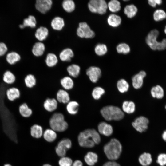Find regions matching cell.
Returning a JSON list of instances; mask_svg holds the SVG:
<instances>
[{
    "instance_id": "cell-21",
    "label": "cell",
    "mask_w": 166,
    "mask_h": 166,
    "mask_svg": "<svg viewBox=\"0 0 166 166\" xmlns=\"http://www.w3.org/2000/svg\"><path fill=\"white\" fill-rule=\"evenodd\" d=\"M65 25L64 19L60 17L54 18L51 22V26L54 30L60 31L62 29Z\"/></svg>"
},
{
    "instance_id": "cell-50",
    "label": "cell",
    "mask_w": 166,
    "mask_h": 166,
    "mask_svg": "<svg viewBox=\"0 0 166 166\" xmlns=\"http://www.w3.org/2000/svg\"><path fill=\"white\" fill-rule=\"evenodd\" d=\"M102 166H121V165L115 161H111L105 162Z\"/></svg>"
},
{
    "instance_id": "cell-51",
    "label": "cell",
    "mask_w": 166,
    "mask_h": 166,
    "mask_svg": "<svg viewBox=\"0 0 166 166\" xmlns=\"http://www.w3.org/2000/svg\"><path fill=\"white\" fill-rule=\"evenodd\" d=\"M77 35L79 37L83 38H84V34L82 29L79 27H78L76 30Z\"/></svg>"
},
{
    "instance_id": "cell-22",
    "label": "cell",
    "mask_w": 166,
    "mask_h": 166,
    "mask_svg": "<svg viewBox=\"0 0 166 166\" xmlns=\"http://www.w3.org/2000/svg\"><path fill=\"white\" fill-rule=\"evenodd\" d=\"M74 55V53L71 49L66 48L63 49L60 53L59 57L61 61L68 62L71 60Z\"/></svg>"
},
{
    "instance_id": "cell-27",
    "label": "cell",
    "mask_w": 166,
    "mask_h": 166,
    "mask_svg": "<svg viewBox=\"0 0 166 166\" xmlns=\"http://www.w3.org/2000/svg\"><path fill=\"white\" fill-rule=\"evenodd\" d=\"M30 133L31 136L33 137L39 138L43 134L42 128L39 125L33 124L30 128Z\"/></svg>"
},
{
    "instance_id": "cell-17",
    "label": "cell",
    "mask_w": 166,
    "mask_h": 166,
    "mask_svg": "<svg viewBox=\"0 0 166 166\" xmlns=\"http://www.w3.org/2000/svg\"><path fill=\"white\" fill-rule=\"evenodd\" d=\"M79 27L81 28L83 31L84 38H91L94 37L95 35L94 32L91 29L86 22H82L79 23Z\"/></svg>"
},
{
    "instance_id": "cell-24",
    "label": "cell",
    "mask_w": 166,
    "mask_h": 166,
    "mask_svg": "<svg viewBox=\"0 0 166 166\" xmlns=\"http://www.w3.org/2000/svg\"><path fill=\"white\" fill-rule=\"evenodd\" d=\"M152 159L151 155L149 153L144 152L139 157L138 161L142 166H148L152 163Z\"/></svg>"
},
{
    "instance_id": "cell-56",
    "label": "cell",
    "mask_w": 166,
    "mask_h": 166,
    "mask_svg": "<svg viewBox=\"0 0 166 166\" xmlns=\"http://www.w3.org/2000/svg\"><path fill=\"white\" fill-rule=\"evenodd\" d=\"M164 31L165 33L166 34V26H165Z\"/></svg>"
},
{
    "instance_id": "cell-35",
    "label": "cell",
    "mask_w": 166,
    "mask_h": 166,
    "mask_svg": "<svg viewBox=\"0 0 166 166\" xmlns=\"http://www.w3.org/2000/svg\"><path fill=\"white\" fill-rule=\"evenodd\" d=\"M58 62L57 57L55 54L49 53L47 54L45 60V62L48 67H52L54 66L57 64Z\"/></svg>"
},
{
    "instance_id": "cell-39",
    "label": "cell",
    "mask_w": 166,
    "mask_h": 166,
    "mask_svg": "<svg viewBox=\"0 0 166 166\" xmlns=\"http://www.w3.org/2000/svg\"><path fill=\"white\" fill-rule=\"evenodd\" d=\"M107 7L109 10L113 13L118 12L121 9L120 2L117 0L110 1L107 4Z\"/></svg>"
},
{
    "instance_id": "cell-12",
    "label": "cell",
    "mask_w": 166,
    "mask_h": 166,
    "mask_svg": "<svg viewBox=\"0 0 166 166\" xmlns=\"http://www.w3.org/2000/svg\"><path fill=\"white\" fill-rule=\"evenodd\" d=\"M146 75V73L144 71H141L132 77V85L135 89H139L142 86L143 79L145 77Z\"/></svg>"
},
{
    "instance_id": "cell-1",
    "label": "cell",
    "mask_w": 166,
    "mask_h": 166,
    "mask_svg": "<svg viewBox=\"0 0 166 166\" xmlns=\"http://www.w3.org/2000/svg\"><path fill=\"white\" fill-rule=\"evenodd\" d=\"M79 145L82 147L92 148L101 141L99 133L93 129H88L81 132L78 137Z\"/></svg>"
},
{
    "instance_id": "cell-38",
    "label": "cell",
    "mask_w": 166,
    "mask_h": 166,
    "mask_svg": "<svg viewBox=\"0 0 166 166\" xmlns=\"http://www.w3.org/2000/svg\"><path fill=\"white\" fill-rule=\"evenodd\" d=\"M63 9L67 12L71 13L73 12L75 8V4L72 0H64L62 3Z\"/></svg>"
},
{
    "instance_id": "cell-15",
    "label": "cell",
    "mask_w": 166,
    "mask_h": 166,
    "mask_svg": "<svg viewBox=\"0 0 166 166\" xmlns=\"http://www.w3.org/2000/svg\"><path fill=\"white\" fill-rule=\"evenodd\" d=\"M45 49V46L44 44L39 42L34 44L31 51L34 56L38 57L42 56L43 54Z\"/></svg>"
},
{
    "instance_id": "cell-18",
    "label": "cell",
    "mask_w": 166,
    "mask_h": 166,
    "mask_svg": "<svg viewBox=\"0 0 166 166\" xmlns=\"http://www.w3.org/2000/svg\"><path fill=\"white\" fill-rule=\"evenodd\" d=\"M49 34L48 29L43 26H41L37 28L34 33L35 38L40 42L45 40Z\"/></svg>"
},
{
    "instance_id": "cell-32",
    "label": "cell",
    "mask_w": 166,
    "mask_h": 166,
    "mask_svg": "<svg viewBox=\"0 0 166 166\" xmlns=\"http://www.w3.org/2000/svg\"><path fill=\"white\" fill-rule=\"evenodd\" d=\"M152 96L157 99L162 98L164 95V90L162 87L157 85L153 87L151 90Z\"/></svg>"
},
{
    "instance_id": "cell-28",
    "label": "cell",
    "mask_w": 166,
    "mask_h": 166,
    "mask_svg": "<svg viewBox=\"0 0 166 166\" xmlns=\"http://www.w3.org/2000/svg\"><path fill=\"white\" fill-rule=\"evenodd\" d=\"M107 22L110 26L113 27H117L121 24V19L120 16L116 14H112L108 16Z\"/></svg>"
},
{
    "instance_id": "cell-11",
    "label": "cell",
    "mask_w": 166,
    "mask_h": 166,
    "mask_svg": "<svg viewBox=\"0 0 166 166\" xmlns=\"http://www.w3.org/2000/svg\"><path fill=\"white\" fill-rule=\"evenodd\" d=\"M7 99L10 101H14L19 99L21 96V92L17 87H10L8 88L5 92Z\"/></svg>"
},
{
    "instance_id": "cell-29",
    "label": "cell",
    "mask_w": 166,
    "mask_h": 166,
    "mask_svg": "<svg viewBox=\"0 0 166 166\" xmlns=\"http://www.w3.org/2000/svg\"><path fill=\"white\" fill-rule=\"evenodd\" d=\"M79 104L75 101H70L67 104L66 109L67 112L71 115L76 114L78 112Z\"/></svg>"
},
{
    "instance_id": "cell-10",
    "label": "cell",
    "mask_w": 166,
    "mask_h": 166,
    "mask_svg": "<svg viewBox=\"0 0 166 166\" xmlns=\"http://www.w3.org/2000/svg\"><path fill=\"white\" fill-rule=\"evenodd\" d=\"M86 74L91 81L96 83L101 76V70L100 68L96 66H91L86 70Z\"/></svg>"
},
{
    "instance_id": "cell-23",
    "label": "cell",
    "mask_w": 166,
    "mask_h": 166,
    "mask_svg": "<svg viewBox=\"0 0 166 166\" xmlns=\"http://www.w3.org/2000/svg\"><path fill=\"white\" fill-rule=\"evenodd\" d=\"M84 160L86 164L89 166H93L97 163L98 160V156L95 153L89 152L85 156Z\"/></svg>"
},
{
    "instance_id": "cell-26",
    "label": "cell",
    "mask_w": 166,
    "mask_h": 166,
    "mask_svg": "<svg viewBox=\"0 0 166 166\" xmlns=\"http://www.w3.org/2000/svg\"><path fill=\"white\" fill-rule=\"evenodd\" d=\"M16 80V76L11 71L7 70L4 73L2 76V81L5 84L11 85L15 82Z\"/></svg>"
},
{
    "instance_id": "cell-20",
    "label": "cell",
    "mask_w": 166,
    "mask_h": 166,
    "mask_svg": "<svg viewBox=\"0 0 166 166\" xmlns=\"http://www.w3.org/2000/svg\"><path fill=\"white\" fill-rule=\"evenodd\" d=\"M57 100L63 104H67L70 101L69 95L66 90L63 89L59 90L56 94Z\"/></svg>"
},
{
    "instance_id": "cell-44",
    "label": "cell",
    "mask_w": 166,
    "mask_h": 166,
    "mask_svg": "<svg viewBox=\"0 0 166 166\" xmlns=\"http://www.w3.org/2000/svg\"><path fill=\"white\" fill-rule=\"evenodd\" d=\"M105 93V90L103 88L100 87H96L93 89L92 95L94 99L98 100Z\"/></svg>"
},
{
    "instance_id": "cell-9",
    "label": "cell",
    "mask_w": 166,
    "mask_h": 166,
    "mask_svg": "<svg viewBox=\"0 0 166 166\" xmlns=\"http://www.w3.org/2000/svg\"><path fill=\"white\" fill-rule=\"evenodd\" d=\"M52 4L51 0H37L34 6L35 9L38 11L45 14L50 10Z\"/></svg>"
},
{
    "instance_id": "cell-40",
    "label": "cell",
    "mask_w": 166,
    "mask_h": 166,
    "mask_svg": "<svg viewBox=\"0 0 166 166\" xmlns=\"http://www.w3.org/2000/svg\"><path fill=\"white\" fill-rule=\"evenodd\" d=\"M117 86L119 91L122 93L127 92L129 87L128 82L123 79H121L117 81Z\"/></svg>"
},
{
    "instance_id": "cell-33",
    "label": "cell",
    "mask_w": 166,
    "mask_h": 166,
    "mask_svg": "<svg viewBox=\"0 0 166 166\" xmlns=\"http://www.w3.org/2000/svg\"><path fill=\"white\" fill-rule=\"evenodd\" d=\"M24 83L26 87L29 89H31L36 85V79L33 74L29 73L25 77Z\"/></svg>"
},
{
    "instance_id": "cell-54",
    "label": "cell",
    "mask_w": 166,
    "mask_h": 166,
    "mask_svg": "<svg viewBox=\"0 0 166 166\" xmlns=\"http://www.w3.org/2000/svg\"><path fill=\"white\" fill-rule=\"evenodd\" d=\"M4 166H12L9 164H6L4 165Z\"/></svg>"
},
{
    "instance_id": "cell-36",
    "label": "cell",
    "mask_w": 166,
    "mask_h": 166,
    "mask_svg": "<svg viewBox=\"0 0 166 166\" xmlns=\"http://www.w3.org/2000/svg\"><path fill=\"white\" fill-rule=\"evenodd\" d=\"M43 135L44 139L49 142L53 141L57 137L56 132L51 128L45 130Z\"/></svg>"
},
{
    "instance_id": "cell-53",
    "label": "cell",
    "mask_w": 166,
    "mask_h": 166,
    "mask_svg": "<svg viewBox=\"0 0 166 166\" xmlns=\"http://www.w3.org/2000/svg\"><path fill=\"white\" fill-rule=\"evenodd\" d=\"M162 137L163 140L166 142V130H164L163 132Z\"/></svg>"
},
{
    "instance_id": "cell-19",
    "label": "cell",
    "mask_w": 166,
    "mask_h": 166,
    "mask_svg": "<svg viewBox=\"0 0 166 166\" xmlns=\"http://www.w3.org/2000/svg\"><path fill=\"white\" fill-rule=\"evenodd\" d=\"M43 107L47 111L49 112H53L57 108V101L54 98H48L44 102Z\"/></svg>"
},
{
    "instance_id": "cell-31",
    "label": "cell",
    "mask_w": 166,
    "mask_h": 166,
    "mask_svg": "<svg viewBox=\"0 0 166 166\" xmlns=\"http://www.w3.org/2000/svg\"><path fill=\"white\" fill-rule=\"evenodd\" d=\"M138 9L133 4H130L126 6L124 9V12L127 17L132 18L136 14Z\"/></svg>"
},
{
    "instance_id": "cell-47",
    "label": "cell",
    "mask_w": 166,
    "mask_h": 166,
    "mask_svg": "<svg viewBox=\"0 0 166 166\" xmlns=\"http://www.w3.org/2000/svg\"><path fill=\"white\" fill-rule=\"evenodd\" d=\"M7 47L4 43L0 42V57L5 55L7 52Z\"/></svg>"
},
{
    "instance_id": "cell-7",
    "label": "cell",
    "mask_w": 166,
    "mask_h": 166,
    "mask_svg": "<svg viewBox=\"0 0 166 166\" xmlns=\"http://www.w3.org/2000/svg\"><path fill=\"white\" fill-rule=\"evenodd\" d=\"M72 143L70 140L65 138L61 140L56 147L55 151L57 154L60 157L65 156L66 151L71 147Z\"/></svg>"
},
{
    "instance_id": "cell-5",
    "label": "cell",
    "mask_w": 166,
    "mask_h": 166,
    "mask_svg": "<svg viewBox=\"0 0 166 166\" xmlns=\"http://www.w3.org/2000/svg\"><path fill=\"white\" fill-rule=\"evenodd\" d=\"M88 6L91 12L101 15L106 13L108 8L107 4L104 0H91Z\"/></svg>"
},
{
    "instance_id": "cell-41",
    "label": "cell",
    "mask_w": 166,
    "mask_h": 166,
    "mask_svg": "<svg viewBox=\"0 0 166 166\" xmlns=\"http://www.w3.org/2000/svg\"><path fill=\"white\" fill-rule=\"evenodd\" d=\"M153 18L156 21L162 20L166 18V13L162 9H157L154 12Z\"/></svg>"
},
{
    "instance_id": "cell-37",
    "label": "cell",
    "mask_w": 166,
    "mask_h": 166,
    "mask_svg": "<svg viewBox=\"0 0 166 166\" xmlns=\"http://www.w3.org/2000/svg\"><path fill=\"white\" fill-rule=\"evenodd\" d=\"M122 108L123 111L128 114L133 113L135 110V105L132 101H125L122 104Z\"/></svg>"
},
{
    "instance_id": "cell-2",
    "label": "cell",
    "mask_w": 166,
    "mask_h": 166,
    "mask_svg": "<svg viewBox=\"0 0 166 166\" xmlns=\"http://www.w3.org/2000/svg\"><path fill=\"white\" fill-rule=\"evenodd\" d=\"M122 150V145L116 138H112L104 146L103 151L107 158L111 161L118 159Z\"/></svg>"
},
{
    "instance_id": "cell-30",
    "label": "cell",
    "mask_w": 166,
    "mask_h": 166,
    "mask_svg": "<svg viewBox=\"0 0 166 166\" xmlns=\"http://www.w3.org/2000/svg\"><path fill=\"white\" fill-rule=\"evenodd\" d=\"M60 84L65 90L72 89L74 85L73 80L69 76H65L61 78L60 80Z\"/></svg>"
},
{
    "instance_id": "cell-52",
    "label": "cell",
    "mask_w": 166,
    "mask_h": 166,
    "mask_svg": "<svg viewBox=\"0 0 166 166\" xmlns=\"http://www.w3.org/2000/svg\"><path fill=\"white\" fill-rule=\"evenodd\" d=\"M72 166H83V164L81 161L77 160L73 163Z\"/></svg>"
},
{
    "instance_id": "cell-4",
    "label": "cell",
    "mask_w": 166,
    "mask_h": 166,
    "mask_svg": "<svg viewBox=\"0 0 166 166\" xmlns=\"http://www.w3.org/2000/svg\"><path fill=\"white\" fill-rule=\"evenodd\" d=\"M49 122L51 128L55 132H63L68 127V124L65 120L64 116L61 113H57L53 114Z\"/></svg>"
},
{
    "instance_id": "cell-57",
    "label": "cell",
    "mask_w": 166,
    "mask_h": 166,
    "mask_svg": "<svg viewBox=\"0 0 166 166\" xmlns=\"http://www.w3.org/2000/svg\"><path fill=\"white\" fill-rule=\"evenodd\" d=\"M165 109H166V105H165Z\"/></svg>"
},
{
    "instance_id": "cell-14",
    "label": "cell",
    "mask_w": 166,
    "mask_h": 166,
    "mask_svg": "<svg viewBox=\"0 0 166 166\" xmlns=\"http://www.w3.org/2000/svg\"><path fill=\"white\" fill-rule=\"evenodd\" d=\"M37 21L34 15H30L24 19L22 24L19 25L21 29L29 27L34 28L36 26Z\"/></svg>"
},
{
    "instance_id": "cell-13",
    "label": "cell",
    "mask_w": 166,
    "mask_h": 166,
    "mask_svg": "<svg viewBox=\"0 0 166 166\" xmlns=\"http://www.w3.org/2000/svg\"><path fill=\"white\" fill-rule=\"evenodd\" d=\"M99 133L106 136H110L113 133L112 126L105 122H101L98 125Z\"/></svg>"
},
{
    "instance_id": "cell-48",
    "label": "cell",
    "mask_w": 166,
    "mask_h": 166,
    "mask_svg": "<svg viewBox=\"0 0 166 166\" xmlns=\"http://www.w3.org/2000/svg\"><path fill=\"white\" fill-rule=\"evenodd\" d=\"M166 49V38L163 39L161 41L159 42L156 50L161 51Z\"/></svg>"
},
{
    "instance_id": "cell-8",
    "label": "cell",
    "mask_w": 166,
    "mask_h": 166,
    "mask_svg": "<svg viewBox=\"0 0 166 166\" xmlns=\"http://www.w3.org/2000/svg\"><path fill=\"white\" fill-rule=\"evenodd\" d=\"M159 35V31L156 29H153L148 33L146 38L147 44L153 50H155L157 49L159 42L157 40Z\"/></svg>"
},
{
    "instance_id": "cell-46",
    "label": "cell",
    "mask_w": 166,
    "mask_h": 166,
    "mask_svg": "<svg viewBox=\"0 0 166 166\" xmlns=\"http://www.w3.org/2000/svg\"><path fill=\"white\" fill-rule=\"evenodd\" d=\"M156 162L160 166H164L166 165V154L161 153L157 156Z\"/></svg>"
},
{
    "instance_id": "cell-42",
    "label": "cell",
    "mask_w": 166,
    "mask_h": 166,
    "mask_svg": "<svg viewBox=\"0 0 166 166\" xmlns=\"http://www.w3.org/2000/svg\"><path fill=\"white\" fill-rule=\"evenodd\" d=\"M107 48L104 44H98L96 45L94 48L96 54L99 56L105 55L107 52Z\"/></svg>"
},
{
    "instance_id": "cell-43",
    "label": "cell",
    "mask_w": 166,
    "mask_h": 166,
    "mask_svg": "<svg viewBox=\"0 0 166 166\" xmlns=\"http://www.w3.org/2000/svg\"><path fill=\"white\" fill-rule=\"evenodd\" d=\"M116 50L119 53L126 54L130 52V48L127 44L125 43H121L117 46Z\"/></svg>"
},
{
    "instance_id": "cell-55",
    "label": "cell",
    "mask_w": 166,
    "mask_h": 166,
    "mask_svg": "<svg viewBox=\"0 0 166 166\" xmlns=\"http://www.w3.org/2000/svg\"><path fill=\"white\" fill-rule=\"evenodd\" d=\"M43 166H52L50 164H44Z\"/></svg>"
},
{
    "instance_id": "cell-3",
    "label": "cell",
    "mask_w": 166,
    "mask_h": 166,
    "mask_svg": "<svg viewBox=\"0 0 166 166\" xmlns=\"http://www.w3.org/2000/svg\"><path fill=\"white\" fill-rule=\"evenodd\" d=\"M100 112L103 117L107 121H119L124 116V114L121 109L114 106H105L101 109Z\"/></svg>"
},
{
    "instance_id": "cell-25",
    "label": "cell",
    "mask_w": 166,
    "mask_h": 166,
    "mask_svg": "<svg viewBox=\"0 0 166 166\" xmlns=\"http://www.w3.org/2000/svg\"><path fill=\"white\" fill-rule=\"evenodd\" d=\"M21 58L20 56L16 52L12 51L6 53V60L11 65H14L19 61Z\"/></svg>"
},
{
    "instance_id": "cell-49",
    "label": "cell",
    "mask_w": 166,
    "mask_h": 166,
    "mask_svg": "<svg viewBox=\"0 0 166 166\" xmlns=\"http://www.w3.org/2000/svg\"><path fill=\"white\" fill-rule=\"evenodd\" d=\"M148 2L151 6L155 7L157 5H160L162 3V1L161 0H148Z\"/></svg>"
},
{
    "instance_id": "cell-16",
    "label": "cell",
    "mask_w": 166,
    "mask_h": 166,
    "mask_svg": "<svg viewBox=\"0 0 166 166\" xmlns=\"http://www.w3.org/2000/svg\"><path fill=\"white\" fill-rule=\"evenodd\" d=\"M18 111L21 116L25 118L30 117L33 113L32 109L26 102L23 103L20 105Z\"/></svg>"
},
{
    "instance_id": "cell-6",
    "label": "cell",
    "mask_w": 166,
    "mask_h": 166,
    "mask_svg": "<svg viewBox=\"0 0 166 166\" xmlns=\"http://www.w3.org/2000/svg\"><path fill=\"white\" fill-rule=\"evenodd\" d=\"M149 121L145 117L141 116L136 118L132 122L133 127L137 131L142 133L145 132L148 129Z\"/></svg>"
},
{
    "instance_id": "cell-45",
    "label": "cell",
    "mask_w": 166,
    "mask_h": 166,
    "mask_svg": "<svg viewBox=\"0 0 166 166\" xmlns=\"http://www.w3.org/2000/svg\"><path fill=\"white\" fill-rule=\"evenodd\" d=\"M73 163L70 158L65 156L61 157L58 162L60 166H72Z\"/></svg>"
},
{
    "instance_id": "cell-34",
    "label": "cell",
    "mask_w": 166,
    "mask_h": 166,
    "mask_svg": "<svg viewBox=\"0 0 166 166\" xmlns=\"http://www.w3.org/2000/svg\"><path fill=\"white\" fill-rule=\"evenodd\" d=\"M81 68L79 65L76 64H73L69 66L67 68V71L71 77L76 78L79 76Z\"/></svg>"
}]
</instances>
